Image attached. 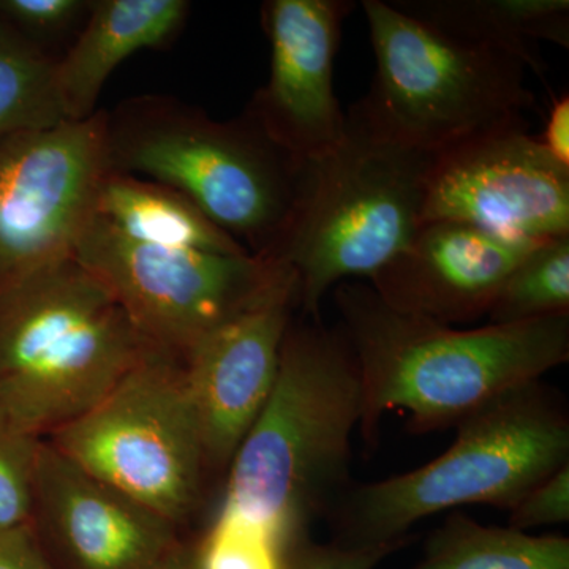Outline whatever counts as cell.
<instances>
[{
  "label": "cell",
  "instance_id": "14",
  "mask_svg": "<svg viewBox=\"0 0 569 569\" xmlns=\"http://www.w3.org/2000/svg\"><path fill=\"white\" fill-rule=\"evenodd\" d=\"M298 312V288H288L206 337L182 359L211 473H227L263 411L284 335Z\"/></svg>",
  "mask_w": 569,
  "mask_h": 569
},
{
  "label": "cell",
  "instance_id": "21",
  "mask_svg": "<svg viewBox=\"0 0 569 569\" xmlns=\"http://www.w3.org/2000/svg\"><path fill=\"white\" fill-rule=\"evenodd\" d=\"M569 316V236L538 246L511 272L489 310L490 325Z\"/></svg>",
  "mask_w": 569,
  "mask_h": 569
},
{
  "label": "cell",
  "instance_id": "24",
  "mask_svg": "<svg viewBox=\"0 0 569 569\" xmlns=\"http://www.w3.org/2000/svg\"><path fill=\"white\" fill-rule=\"evenodd\" d=\"M88 0H0V21L44 50V44L81 29L91 11Z\"/></svg>",
  "mask_w": 569,
  "mask_h": 569
},
{
  "label": "cell",
  "instance_id": "3",
  "mask_svg": "<svg viewBox=\"0 0 569 569\" xmlns=\"http://www.w3.org/2000/svg\"><path fill=\"white\" fill-rule=\"evenodd\" d=\"M451 447L425 466L353 482L326 522L343 548L410 545V530L467 505L511 511L569 463V411L559 389L530 381L493 397L459 422Z\"/></svg>",
  "mask_w": 569,
  "mask_h": 569
},
{
  "label": "cell",
  "instance_id": "26",
  "mask_svg": "<svg viewBox=\"0 0 569 569\" xmlns=\"http://www.w3.org/2000/svg\"><path fill=\"white\" fill-rule=\"evenodd\" d=\"M407 545L351 549L336 542H316L305 538L288 550L283 569H376L378 565Z\"/></svg>",
  "mask_w": 569,
  "mask_h": 569
},
{
  "label": "cell",
  "instance_id": "6",
  "mask_svg": "<svg viewBox=\"0 0 569 569\" xmlns=\"http://www.w3.org/2000/svg\"><path fill=\"white\" fill-rule=\"evenodd\" d=\"M433 156L381 137L350 108L342 141L309 163L272 258L293 272L299 316L321 318V301L337 284L367 282L410 244L422 224Z\"/></svg>",
  "mask_w": 569,
  "mask_h": 569
},
{
  "label": "cell",
  "instance_id": "11",
  "mask_svg": "<svg viewBox=\"0 0 569 569\" xmlns=\"http://www.w3.org/2000/svg\"><path fill=\"white\" fill-rule=\"evenodd\" d=\"M451 220L489 233L545 242L569 236V168L529 133L493 130L433 156L422 223Z\"/></svg>",
  "mask_w": 569,
  "mask_h": 569
},
{
  "label": "cell",
  "instance_id": "23",
  "mask_svg": "<svg viewBox=\"0 0 569 569\" xmlns=\"http://www.w3.org/2000/svg\"><path fill=\"white\" fill-rule=\"evenodd\" d=\"M193 550L197 569H283L288 553L260 531L216 516Z\"/></svg>",
  "mask_w": 569,
  "mask_h": 569
},
{
  "label": "cell",
  "instance_id": "18",
  "mask_svg": "<svg viewBox=\"0 0 569 569\" xmlns=\"http://www.w3.org/2000/svg\"><path fill=\"white\" fill-rule=\"evenodd\" d=\"M97 216L119 233L142 244L224 254L249 253L186 194L140 176L111 171L100 190Z\"/></svg>",
  "mask_w": 569,
  "mask_h": 569
},
{
  "label": "cell",
  "instance_id": "25",
  "mask_svg": "<svg viewBox=\"0 0 569 569\" xmlns=\"http://www.w3.org/2000/svg\"><path fill=\"white\" fill-rule=\"evenodd\" d=\"M569 520V463L539 482L509 511L508 527L529 531Z\"/></svg>",
  "mask_w": 569,
  "mask_h": 569
},
{
  "label": "cell",
  "instance_id": "22",
  "mask_svg": "<svg viewBox=\"0 0 569 569\" xmlns=\"http://www.w3.org/2000/svg\"><path fill=\"white\" fill-rule=\"evenodd\" d=\"M41 441L0 415V533L31 529Z\"/></svg>",
  "mask_w": 569,
  "mask_h": 569
},
{
  "label": "cell",
  "instance_id": "8",
  "mask_svg": "<svg viewBox=\"0 0 569 569\" xmlns=\"http://www.w3.org/2000/svg\"><path fill=\"white\" fill-rule=\"evenodd\" d=\"M48 441L176 529L197 511L211 473L182 359L153 347L97 406Z\"/></svg>",
  "mask_w": 569,
  "mask_h": 569
},
{
  "label": "cell",
  "instance_id": "1",
  "mask_svg": "<svg viewBox=\"0 0 569 569\" xmlns=\"http://www.w3.org/2000/svg\"><path fill=\"white\" fill-rule=\"evenodd\" d=\"M361 417V378L342 329L295 316L274 388L224 473L213 516L284 550L309 538L353 485L351 437Z\"/></svg>",
  "mask_w": 569,
  "mask_h": 569
},
{
  "label": "cell",
  "instance_id": "5",
  "mask_svg": "<svg viewBox=\"0 0 569 569\" xmlns=\"http://www.w3.org/2000/svg\"><path fill=\"white\" fill-rule=\"evenodd\" d=\"M108 156L114 173L178 190L264 258L287 236L309 168L249 112L216 121L168 97H137L108 112Z\"/></svg>",
  "mask_w": 569,
  "mask_h": 569
},
{
  "label": "cell",
  "instance_id": "2",
  "mask_svg": "<svg viewBox=\"0 0 569 569\" xmlns=\"http://www.w3.org/2000/svg\"><path fill=\"white\" fill-rule=\"evenodd\" d=\"M332 291L361 378L359 432L370 448L389 411H407L413 432H437L569 359V316L462 329L392 309L367 282Z\"/></svg>",
  "mask_w": 569,
  "mask_h": 569
},
{
  "label": "cell",
  "instance_id": "10",
  "mask_svg": "<svg viewBox=\"0 0 569 569\" xmlns=\"http://www.w3.org/2000/svg\"><path fill=\"white\" fill-rule=\"evenodd\" d=\"M110 173L108 111L0 140V284L73 254Z\"/></svg>",
  "mask_w": 569,
  "mask_h": 569
},
{
  "label": "cell",
  "instance_id": "7",
  "mask_svg": "<svg viewBox=\"0 0 569 569\" xmlns=\"http://www.w3.org/2000/svg\"><path fill=\"white\" fill-rule=\"evenodd\" d=\"M361 7L377 70L353 108L378 134L438 153L527 122L537 97L516 56L440 32L391 0H362Z\"/></svg>",
  "mask_w": 569,
  "mask_h": 569
},
{
  "label": "cell",
  "instance_id": "27",
  "mask_svg": "<svg viewBox=\"0 0 569 569\" xmlns=\"http://www.w3.org/2000/svg\"><path fill=\"white\" fill-rule=\"evenodd\" d=\"M0 569H52L32 529L0 533Z\"/></svg>",
  "mask_w": 569,
  "mask_h": 569
},
{
  "label": "cell",
  "instance_id": "12",
  "mask_svg": "<svg viewBox=\"0 0 569 569\" xmlns=\"http://www.w3.org/2000/svg\"><path fill=\"white\" fill-rule=\"evenodd\" d=\"M348 0H269L263 28L271 47L268 82L246 108L284 149L318 162L346 134L347 114L335 91Z\"/></svg>",
  "mask_w": 569,
  "mask_h": 569
},
{
  "label": "cell",
  "instance_id": "15",
  "mask_svg": "<svg viewBox=\"0 0 569 569\" xmlns=\"http://www.w3.org/2000/svg\"><path fill=\"white\" fill-rule=\"evenodd\" d=\"M541 244L451 220L426 222L367 283L400 312L467 325L488 317L508 277Z\"/></svg>",
  "mask_w": 569,
  "mask_h": 569
},
{
  "label": "cell",
  "instance_id": "19",
  "mask_svg": "<svg viewBox=\"0 0 569 569\" xmlns=\"http://www.w3.org/2000/svg\"><path fill=\"white\" fill-rule=\"evenodd\" d=\"M411 569H569V539L485 526L452 512L427 537Z\"/></svg>",
  "mask_w": 569,
  "mask_h": 569
},
{
  "label": "cell",
  "instance_id": "4",
  "mask_svg": "<svg viewBox=\"0 0 569 569\" xmlns=\"http://www.w3.org/2000/svg\"><path fill=\"white\" fill-rule=\"evenodd\" d=\"M151 346L73 257L0 284V415L43 438L80 418Z\"/></svg>",
  "mask_w": 569,
  "mask_h": 569
},
{
  "label": "cell",
  "instance_id": "16",
  "mask_svg": "<svg viewBox=\"0 0 569 569\" xmlns=\"http://www.w3.org/2000/svg\"><path fill=\"white\" fill-rule=\"evenodd\" d=\"M186 0H96L77 40L56 59L54 82L67 121H86L112 71L130 56L159 50L179 36Z\"/></svg>",
  "mask_w": 569,
  "mask_h": 569
},
{
  "label": "cell",
  "instance_id": "29",
  "mask_svg": "<svg viewBox=\"0 0 569 569\" xmlns=\"http://www.w3.org/2000/svg\"><path fill=\"white\" fill-rule=\"evenodd\" d=\"M149 569H197L193 541H179L170 552Z\"/></svg>",
  "mask_w": 569,
  "mask_h": 569
},
{
  "label": "cell",
  "instance_id": "9",
  "mask_svg": "<svg viewBox=\"0 0 569 569\" xmlns=\"http://www.w3.org/2000/svg\"><path fill=\"white\" fill-rule=\"evenodd\" d=\"M73 257L116 296L149 346L183 359L224 325L288 288L272 258L142 244L93 217Z\"/></svg>",
  "mask_w": 569,
  "mask_h": 569
},
{
  "label": "cell",
  "instance_id": "28",
  "mask_svg": "<svg viewBox=\"0 0 569 569\" xmlns=\"http://www.w3.org/2000/svg\"><path fill=\"white\" fill-rule=\"evenodd\" d=\"M552 159L569 168V97L561 93L550 108L545 132L538 138Z\"/></svg>",
  "mask_w": 569,
  "mask_h": 569
},
{
  "label": "cell",
  "instance_id": "13",
  "mask_svg": "<svg viewBox=\"0 0 569 569\" xmlns=\"http://www.w3.org/2000/svg\"><path fill=\"white\" fill-rule=\"evenodd\" d=\"M32 533L52 569H149L181 541L151 509L41 441Z\"/></svg>",
  "mask_w": 569,
  "mask_h": 569
},
{
  "label": "cell",
  "instance_id": "20",
  "mask_svg": "<svg viewBox=\"0 0 569 569\" xmlns=\"http://www.w3.org/2000/svg\"><path fill=\"white\" fill-rule=\"evenodd\" d=\"M47 51L0 21V140L67 121Z\"/></svg>",
  "mask_w": 569,
  "mask_h": 569
},
{
  "label": "cell",
  "instance_id": "17",
  "mask_svg": "<svg viewBox=\"0 0 569 569\" xmlns=\"http://www.w3.org/2000/svg\"><path fill=\"white\" fill-rule=\"evenodd\" d=\"M438 31L516 56L542 77L535 41L569 48L568 0H391Z\"/></svg>",
  "mask_w": 569,
  "mask_h": 569
}]
</instances>
